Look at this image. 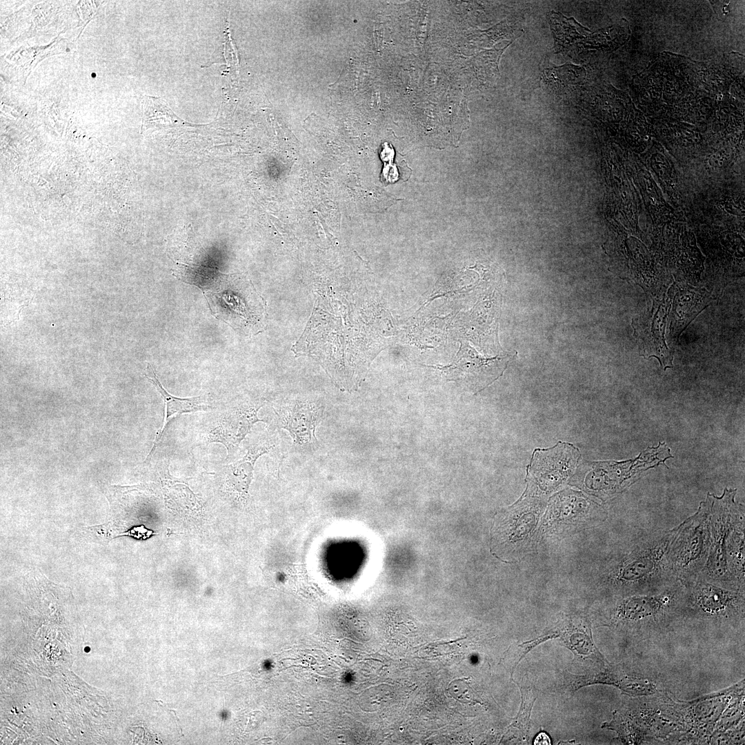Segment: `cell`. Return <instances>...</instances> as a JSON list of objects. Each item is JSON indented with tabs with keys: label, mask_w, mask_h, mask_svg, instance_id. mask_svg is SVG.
Here are the masks:
<instances>
[{
	"label": "cell",
	"mask_w": 745,
	"mask_h": 745,
	"mask_svg": "<svg viewBox=\"0 0 745 745\" xmlns=\"http://www.w3.org/2000/svg\"><path fill=\"white\" fill-rule=\"evenodd\" d=\"M679 525L636 535L599 568V584L625 596L659 590L675 582L670 576L667 553Z\"/></svg>",
	"instance_id": "1"
},
{
	"label": "cell",
	"mask_w": 745,
	"mask_h": 745,
	"mask_svg": "<svg viewBox=\"0 0 745 745\" xmlns=\"http://www.w3.org/2000/svg\"><path fill=\"white\" fill-rule=\"evenodd\" d=\"M711 493L697 511L679 524L667 553L672 579L682 584L695 579L707 560L710 544Z\"/></svg>",
	"instance_id": "2"
},
{
	"label": "cell",
	"mask_w": 745,
	"mask_h": 745,
	"mask_svg": "<svg viewBox=\"0 0 745 745\" xmlns=\"http://www.w3.org/2000/svg\"><path fill=\"white\" fill-rule=\"evenodd\" d=\"M736 493L737 489L727 488L720 497L711 493L709 550L706 562L699 575L716 585L740 590L731 578L725 555L728 533L739 515L744 512V505L735 500Z\"/></svg>",
	"instance_id": "3"
},
{
	"label": "cell",
	"mask_w": 745,
	"mask_h": 745,
	"mask_svg": "<svg viewBox=\"0 0 745 745\" xmlns=\"http://www.w3.org/2000/svg\"><path fill=\"white\" fill-rule=\"evenodd\" d=\"M684 586L678 581L647 593L621 596L609 613L611 624L637 626L662 622L683 611Z\"/></svg>",
	"instance_id": "4"
},
{
	"label": "cell",
	"mask_w": 745,
	"mask_h": 745,
	"mask_svg": "<svg viewBox=\"0 0 745 745\" xmlns=\"http://www.w3.org/2000/svg\"><path fill=\"white\" fill-rule=\"evenodd\" d=\"M542 512L537 501H523L495 520L492 528V548L502 559L520 557L532 547Z\"/></svg>",
	"instance_id": "5"
},
{
	"label": "cell",
	"mask_w": 745,
	"mask_h": 745,
	"mask_svg": "<svg viewBox=\"0 0 745 745\" xmlns=\"http://www.w3.org/2000/svg\"><path fill=\"white\" fill-rule=\"evenodd\" d=\"M682 584L683 612L713 619H733L744 615V590L716 585L699 575Z\"/></svg>",
	"instance_id": "6"
},
{
	"label": "cell",
	"mask_w": 745,
	"mask_h": 745,
	"mask_svg": "<svg viewBox=\"0 0 745 745\" xmlns=\"http://www.w3.org/2000/svg\"><path fill=\"white\" fill-rule=\"evenodd\" d=\"M607 517L604 508L581 493L566 492L550 504L542 524V530L559 534L592 526Z\"/></svg>",
	"instance_id": "7"
},
{
	"label": "cell",
	"mask_w": 745,
	"mask_h": 745,
	"mask_svg": "<svg viewBox=\"0 0 745 745\" xmlns=\"http://www.w3.org/2000/svg\"><path fill=\"white\" fill-rule=\"evenodd\" d=\"M673 295V286L667 296L653 301L648 314L632 322L640 355L646 359L657 358L664 370L673 367V352L668 348L664 335Z\"/></svg>",
	"instance_id": "8"
},
{
	"label": "cell",
	"mask_w": 745,
	"mask_h": 745,
	"mask_svg": "<svg viewBox=\"0 0 745 745\" xmlns=\"http://www.w3.org/2000/svg\"><path fill=\"white\" fill-rule=\"evenodd\" d=\"M225 292L212 293L226 309V321L235 328L254 332L263 328L266 310L262 299L248 283L228 285ZM219 301V299H212Z\"/></svg>",
	"instance_id": "9"
},
{
	"label": "cell",
	"mask_w": 745,
	"mask_h": 745,
	"mask_svg": "<svg viewBox=\"0 0 745 745\" xmlns=\"http://www.w3.org/2000/svg\"><path fill=\"white\" fill-rule=\"evenodd\" d=\"M264 404L261 401L242 402L223 410L206 430L204 437L206 443L223 444L227 449L228 457L235 453L253 424L264 421L257 417V413Z\"/></svg>",
	"instance_id": "10"
},
{
	"label": "cell",
	"mask_w": 745,
	"mask_h": 745,
	"mask_svg": "<svg viewBox=\"0 0 745 745\" xmlns=\"http://www.w3.org/2000/svg\"><path fill=\"white\" fill-rule=\"evenodd\" d=\"M544 630L551 639H559L577 658L590 659L603 666L608 664L594 643L591 623L586 615H564Z\"/></svg>",
	"instance_id": "11"
},
{
	"label": "cell",
	"mask_w": 745,
	"mask_h": 745,
	"mask_svg": "<svg viewBox=\"0 0 745 745\" xmlns=\"http://www.w3.org/2000/svg\"><path fill=\"white\" fill-rule=\"evenodd\" d=\"M280 428L289 432L298 445L316 441L315 428L322 418L324 407L319 402L295 401L273 408Z\"/></svg>",
	"instance_id": "12"
},
{
	"label": "cell",
	"mask_w": 745,
	"mask_h": 745,
	"mask_svg": "<svg viewBox=\"0 0 745 745\" xmlns=\"http://www.w3.org/2000/svg\"><path fill=\"white\" fill-rule=\"evenodd\" d=\"M566 678L568 686L573 691L585 686L604 684L614 686L633 697L648 696L657 691L656 686L649 678L626 673L617 666H604L600 672L582 676L568 673Z\"/></svg>",
	"instance_id": "13"
},
{
	"label": "cell",
	"mask_w": 745,
	"mask_h": 745,
	"mask_svg": "<svg viewBox=\"0 0 745 745\" xmlns=\"http://www.w3.org/2000/svg\"><path fill=\"white\" fill-rule=\"evenodd\" d=\"M677 292L673 298L670 311L669 339L677 342L688 325L711 301L710 294L703 288L688 285H676Z\"/></svg>",
	"instance_id": "14"
},
{
	"label": "cell",
	"mask_w": 745,
	"mask_h": 745,
	"mask_svg": "<svg viewBox=\"0 0 745 745\" xmlns=\"http://www.w3.org/2000/svg\"><path fill=\"white\" fill-rule=\"evenodd\" d=\"M145 376L160 393L166 405L165 421L162 428L156 436L152 449L146 457V460L147 461L151 459V457L157 448V445L162 437V435L168 426V424L170 421V419L172 416L182 413L205 411L210 409L212 406H210L201 396L190 398H180L170 395L163 387L157 378L154 368L150 364H148Z\"/></svg>",
	"instance_id": "15"
},
{
	"label": "cell",
	"mask_w": 745,
	"mask_h": 745,
	"mask_svg": "<svg viewBox=\"0 0 745 745\" xmlns=\"http://www.w3.org/2000/svg\"><path fill=\"white\" fill-rule=\"evenodd\" d=\"M744 527L745 513L743 512L728 533L725 546L726 559L731 578L736 587L744 590L745 581Z\"/></svg>",
	"instance_id": "16"
},
{
	"label": "cell",
	"mask_w": 745,
	"mask_h": 745,
	"mask_svg": "<svg viewBox=\"0 0 745 745\" xmlns=\"http://www.w3.org/2000/svg\"><path fill=\"white\" fill-rule=\"evenodd\" d=\"M143 126L147 128L174 127L185 123L176 116L164 101L159 98L145 96L142 103Z\"/></svg>",
	"instance_id": "17"
},
{
	"label": "cell",
	"mask_w": 745,
	"mask_h": 745,
	"mask_svg": "<svg viewBox=\"0 0 745 745\" xmlns=\"http://www.w3.org/2000/svg\"><path fill=\"white\" fill-rule=\"evenodd\" d=\"M514 682L517 684L520 690L522 702L519 712L508 726V728L517 729L519 731V737L523 741L528 742L530 728V717L537 697L530 687H522L516 682Z\"/></svg>",
	"instance_id": "18"
},
{
	"label": "cell",
	"mask_w": 745,
	"mask_h": 745,
	"mask_svg": "<svg viewBox=\"0 0 745 745\" xmlns=\"http://www.w3.org/2000/svg\"><path fill=\"white\" fill-rule=\"evenodd\" d=\"M548 637H549L544 632H542V635L537 637L522 642L519 644L512 645L509 647L508 650L506 652V654L510 655V672L511 677L513 676V674L517 664L519 663L521 659L526 655V654L529 652L532 648L535 647L537 645L548 639H550V638Z\"/></svg>",
	"instance_id": "19"
},
{
	"label": "cell",
	"mask_w": 745,
	"mask_h": 745,
	"mask_svg": "<svg viewBox=\"0 0 745 745\" xmlns=\"http://www.w3.org/2000/svg\"><path fill=\"white\" fill-rule=\"evenodd\" d=\"M533 744H551L548 735L544 733H539L535 738Z\"/></svg>",
	"instance_id": "20"
},
{
	"label": "cell",
	"mask_w": 745,
	"mask_h": 745,
	"mask_svg": "<svg viewBox=\"0 0 745 745\" xmlns=\"http://www.w3.org/2000/svg\"><path fill=\"white\" fill-rule=\"evenodd\" d=\"M162 704H163V702H162ZM162 706L165 708V710L168 712V713H173L174 718L175 719V721L177 722L179 729L180 732L181 733V735H183V733H182V728H181V723H180V720H179V719L178 718V717H177V715L176 714V711L174 710V709H168V708H167L165 704H162Z\"/></svg>",
	"instance_id": "21"
},
{
	"label": "cell",
	"mask_w": 745,
	"mask_h": 745,
	"mask_svg": "<svg viewBox=\"0 0 745 745\" xmlns=\"http://www.w3.org/2000/svg\"><path fill=\"white\" fill-rule=\"evenodd\" d=\"M90 648H89V647H86V648H85V649H84V650H85L86 652H89V651H90Z\"/></svg>",
	"instance_id": "22"
}]
</instances>
